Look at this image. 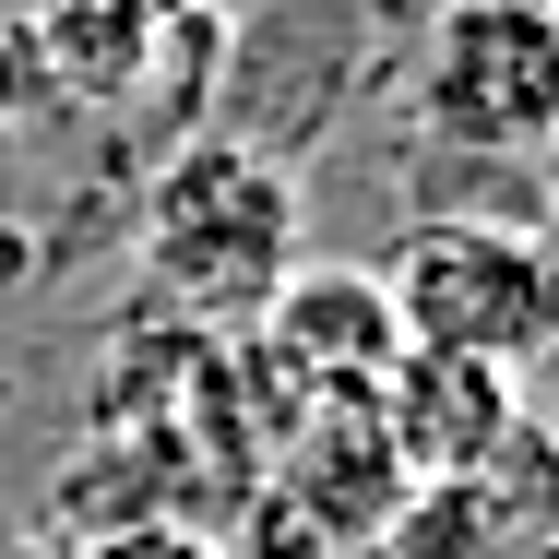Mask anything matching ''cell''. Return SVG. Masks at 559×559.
Instances as JSON below:
<instances>
[{
    "mask_svg": "<svg viewBox=\"0 0 559 559\" xmlns=\"http://www.w3.org/2000/svg\"><path fill=\"white\" fill-rule=\"evenodd\" d=\"M512 512H500V488L488 476H417L405 488V512L381 524V548L393 559H512Z\"/></svg>",
    "mask_w": 559,
    "mask_h": 559,
    "instance_id": "7",
    "label": "cell"
},
{
    "mask_svg": "<svg viewBox=\"0 0 559 559\" xmlns=\"http://www.w3.org/2000/svg\"><path fill=\"white\" fill-rule=\"evenodd\" d=\"M405 452L381 441V417L369 405H322L286 464H274V536L286 548H345V536H381L393 512H405Z\"/></svg>",
    "mask_w": 559,
    "mask_h": 559,
    "instance_id": "5",
    "label": "cell"
},
{
    "mask_svg": "<svg viewBox=\"0 0 559 559\" xmlns=\"http://www.w3.org/2000/svg\"><path fill=\"white\" fill-rule=\"evenodd\" d=\"M72 559H226V548L191 536V524H167V512H131V524H96Z\"/></svg>",
    "mask_w": 559,
    "mask_h": 559,
    "instance_id": "9",
    "label": "cell"
},
{
    "mask_svg": "<svg viewBox=\"0 0 559 559\" xmlns=\"http://www.w3.org/2000/svg\"><path fill=\"white\" fill-rule=\"evenodd\" d=\"M381 298H393L405 345L524 381L559 345V238L548 226H488V215H429L393 238Z\"/></svg>",
    "mask_w": 559,
    "mask_h": 559,
    "instance_id": "1",
    "label": "cell"
},
{
    "mask_svg": "<svg viewBox=\"0 0 559 559\" xmlns=\"http://www.w3.org/2000/svg\"><path fill=\"white\" fill-rule=\"evenodd\" d=\"M143 48H155L143 0H48V12H36V60H48V84L119 96V84L143 72Z\"/></svg>",
    "mask_w": 559,
    "mask_h": 559,
    "instance_id": "8",
    "label": "cell"
},
{
    "mask_svg": "<svg viewBox=\"0 0 559 559\" xmlns=\"http://www.w3.org/2000/svg\"><path fill=\"white\" fill-rule=\"evenodd\" d=\"M405 357V322L381 298V274H286L262 298V369L310 405H369Z\"/></svg>",
    "mask_w": 559,
    "mask_h": 559,
    "instance_id": "4",
    "label": "cell"
},
{
    "mask_svg": "<svg viewBox=\"0 0 559 559\" xmlns=\"http://www.w3.org/2000/svg\"><path fill=\"white\" fill-rule=\"evenodd\" d=\"M143 262L191 310H262L298 274V179L250 143H191L143 203Z\"/></svg>",
    "mask_w": 559,
    "mask_h": 559,
    "instance_id": "2",
    "label": "cell"
},
{
    "mask_svg": "<svg viewBox=\"0 0 559 559\" xmlns=\"http://www.w3.org/2000/svg\"><path fill=\"white\" fill-rule=\"evenodd\" d=\"M524 559H559V536H536V548H524Z\"/></svg>",
    "mask_w": 559,
    "mask_h": 559,
    "instance_id": "13",
    "label": "cell"
},
{
    "mask_svg": "<svg viewBox=\"0 0 559 559\" xmlns=\"http://www.w3.org/2000/svg\"><path fill=\"white\" fill-rule=\"evenodd\" d=\"M369 417H381V441L405 452V476H476L488 452L524 429V381L512 369H476V357L405 345L393 381L369 393Z\"/></svg>",
    "mask_w": 559,
    "mask_h": 559,
    "instance_id": "6",
    "label": "cell"
},
{
    "mask_svg": "<svg viewBox=\"0 0 559 559\" xmlns=\"http://www.w3.org/2000/svg\"><path fill=\"white\" fill-rule=\"evenodd\" d=\"M0 559H60V548H36V536H12V548H0Z\"/></svg>",
    "mask_w": 559,
    "mask_h": 559,
    "instance_id": "12",
    "label": "cell"
},
{
    "mask_svg": "<svg viewBox=\"0 0 559 559\" xmlns=\"http://www.w3.org/2000/svg\"><path fill=\"white\" fill-rule=\"evenodd\" d=\"M536 405H548V441H559V345L536 357Z\"/></svg>",
    "mask_w": 559,
    "mask_h": 559,
    "instance_id": "11",
    "label": "cell"
},
{
    "mask_svg": "<svg viewBox=\"0 0 559 559\" xmlns=\"http://www.w3.org/2000/svg\"><path fill=\"white\" fill-rule=\"evenodd\" d=\"M405 108L452 155H536L559 131V12L548 0H441L417 36Z\"/></svg>",
    "mask_w": 559,
    "mask_h": 559,
    "instance_id": "3",
    "label": "cell"
},
{
    "mask_svg": "<svg viewBox=\"0 0 559 559\" xmlns=\"http://www.w3.org/2000/svg\"><path fill=\"white\" fill-rule=\"evenodd\" d=\"M536 203H548V238H559V131L536 143Z\"/></svg>",
    "mask_w": 559,
    "mask_h": 559,
    "instance_id": "10",
    "label": "cell"
}]
</instances>
